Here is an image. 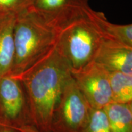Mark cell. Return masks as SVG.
I'll return each mask as SVG.
<instances>
[{"mask_svg": "<svg viewBox=\"0 0 132 132\" xmlns=\"http://www.w3.org/2000/svg\"><path fill=\"white\" fill-rule=\"evenodd\" d=\"M72 77L68 62L55 46L47 55L16 77L23 85L39 132H51L54 110Z\"/></svg>", "mask_w": 132, "mask_h": 132, "instance_id": "cell-1", "label": "cell"}, {"mask_svg": "<svg viewBox=\"0 0 132 132\" xmlns=\"http://www.w3.org/2000/svg\"><path fill=\"white\" fill-rule=\"evenodd\" d=\"M60 31L27 9L16 15L15 57L11 75L18 77L55 47Z\"/></svg>", "mask_w": 132, "mask_h": 132, "instance_id": "cell-2", "label": "cell"}, {"mask_svg": "<svg viewBox=\"0 0 132 132\" xmlns=\"http://www.w3.org/2000/svg\"><path fill=\"white\" fill-rule=\"evenodd\" d=\"M102 39L96 26L85 14L60 31L56 46L72 72H76L93 61Z\"/></svg>", "mask_w": 132, "mask_h": 132, "instance_id": "cell-3", "label": "cell"}, {"mask_svg": "<svg viewBox=\"0 0 132 132\" xmlns=\"http://www.w3.org/2000/svg\"><path fill=\"white\" fill-rule=\"evenodd\" d=\"M0 122L19 132H39L23 85L20 79L11 75L0 77Z\"/></svg>", "mask_w": 132, "mask_h": 132, "instance_id": "cell-4", "label": "cell"}, {"mask_svg": "<svg viewBox=\"0 0 132 132\" xmlns=\"http://www.w3.org/2000/svg\"><path fill=\"white\" fill-rule=\"evenodd\" d=\"M91 109L72 77L54 110L51 132H80L88 121Z\"/></svg>", "mask_w": 132, "mask_h": 132, "instance_id": "cell-5", "label": "cell"}, {"mask_svg": "<svg viewBox=\"0 0 132 132\" xmlns=\"http://www.w3.org/2000/svg\"><path fill=\"white\" fill-rule=\"evenodd\" d=\"M72 75L92 108L103 109L113 102L108 72L98 64L92 61Z\"/></svg>", "mask_w": 132, "mask_h": 132, "instance_id": "cell-6", "label": "cell"}, {"mask_svg": "<svg viewBox=\"0 0 132 132\" xmlns=\"http://www.w3.org/2000/svg\"><path fill=\"white\" fill-rule=\"evenodd\" d=\"M89 0H32L29 9L45 23L61 31L84 16Z\"/></svg>", "mask_w": 132, "mask_h": 132, "instance_id": "cell-7", "label": "cell"}, {"mask_svg": "<svg viewBox=\"0 0 132 132\" xmlns=\"http://www.w3.org/2000/svg\"><path fill=\"white\" fill-rule=\"evenodd\" d=\"M93 62L108 72L132 74V47L103 39Z\"/></svg>", "mask_w": 132, "mask_h": 132, "instance_id": "cell-8", "label": "cell"}, {"mask_svg": "<svg viewBox=\"0 0 132 132\" xmlns=\"http://www.w3.org/2000/svg\"><path fill=\"white\" fill-rule=\"evenodd\" d=\"M16 14L0 15V77L11 75L15 57L14 25Z\"/></svg>", "mask_w": 132, "mask_h": 132, "instance_id": "cell-9", "label": "cell"}, {"mask_svg": "<svg viewBox=\"0 0 132 132\" xmlns=\"http://www.w3.org/2000/svg\"><path fill=\"white\" fill-rule=\"evenodd\" d=\"M85 14L97 27L103 39L116 41L132 47V24H116L110 23L105 14L87 8Z\"/></svg>", "mask_w": 132, "mask_h": 132, "instance_id": "cell-10", "label": "cell"}, {"mask_svg": "<svg viewBox=\"0 0 132 132\" xmlns=\"http://www.w3.org/2000/svg\"><path fill=\"white\" fill-rule=\"evenodd\" d=\"M103 110L112 132H132V103L111 102Z\"/></svg>", "mask_w": 132, "mask_h": 132, "instance_id": "cell-11", "label": "cell"}, {"mask_svg": "<svg viewBox=\"0 0 132 132\" xmlns=\"http://www.w3.org/2000/svg\"><path fill=\"white\" fill-rule=\"evenodd\" d=\"M113 102L132 103V74L108 72Z\"/></svg>", "mask_w": 132, "mask_h": 132, "instance_id": "cell-12", "label": "cell"}, {"mask_svg": "<svg viewBox=\"0 0 132 132\" xmlns=\"http://www.w3.org/2000/svg\"><path fill=\"white\" fill-rule=\"evenodd\" d=\"M80 132H112L103 109L92 108L88 121Z\"/></svg>", "mask_w": 132, "mask_h": 132, "instance_id": "cell-13", "label": "cell"}, {"mask_svg": "<svg viewBox=\"0 0 132 132\" xmlns=\"http://www.w3.org/2000/svg\"><path fill=\"white\" fill-rule=\"evenodd\" d=\"M32 0H0V15H17L30 7Z\"/></svg>", "mask_w": 132, "mask_h": 132, "instance_id": "cell-14", "label": "cell"}, {"mask_svg": "<svg viewBox=\"0 0 132 132\" xmlns=\"http://www.w3.org/2000/svg\"><path fill=\"white\" fill-rule=\"evenodd\" d=\"M0 132H19L15 128L0 122Z\"/></svg>", "mask_w": 132, "mask_h": 132, "instance_id": "cell-15", "label": "cell"}, {"mask_svg": "<svg viewBox=\"0 0 132 132\" xmlns=\"http://www.w3.org/2000/svg\"></svg>", "mask_w": 132, "mask_h": 132, "instance_id": "cell-16", "label": "cell"}]
</instances>
